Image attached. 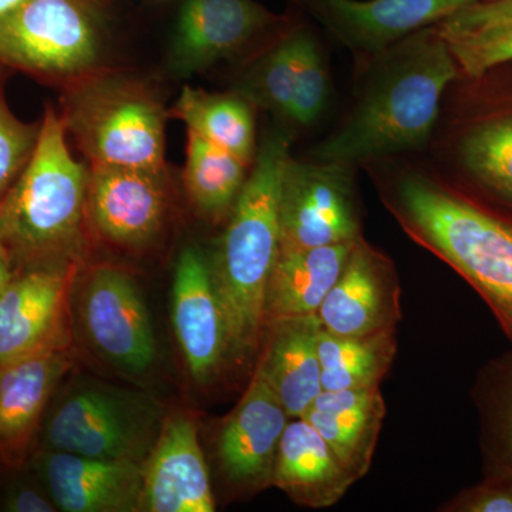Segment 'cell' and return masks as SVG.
I'll return each instance as SVG.
<instances>
[{
    "label": "cell",
    "mask_w": 512,
    "mask_h": 512,
    "mask_svg": "<svg viewBox=\"0 0 512 512\" xmlns=\"http://www.w3.org/2000/svg\"><path fill=\"white\" fill-rule=\"evenodd\" d=\"M10 512H55L59 510L50 495H45L36 488L16 485L8 491L3 503Z\"/></svg>",
    "instance_id": "32"
},
{
    "label": "cell",
    "mask_w": 512,
    "mask_h": 512,
    "mask_svg": "<svg viewBox=\"0 0 512 512\" xmlns=\"http://www.w3.org/2000/svg\"><path fill=\"white\" fill-rule=\"evenodd\" d=\"M320 328L318 315L275 319L265 326L264 352L258 366L291 419L302 417L323 392Z\"/></svg>",
    "instance_id": "21"
},
{
    "label": "cell",
    "mask_w": 512,
    "mask_h": 512,
    "mask_svg": "<svg viewBox=\"0 0 512 512\" xmlns=\"http://www.w3.org/2000/svg\"><path fill=\"white\" fill-rule=\"evenodd\" d=\"M164 419L148 394L87 380L57 400L43 441L50 450L143 466Z\"/></svg>",
    "instance_id": "5"
},
{
    "label": "cell",
    "mask_w": 512,
    "mask_h": 512,
    "mask_svg": "<svg viewBox=\"0 0 512 512\" xmlns=\"http://www.w3.org/2000/svg\"><path fill=\"white\" fill-rule=\"evenodd\" d=\"M289 419L278 394L256 365L247 392L218 437V460L228 480L244 487L272 484L276 451Z\"/></svg>",
    "instance_id": "16"
},
{
    "label": "cell",
    "mask_w": 512,
    "mask_h": 512,
    "mask_svg": "<svg viewBox=\"0 0 512 512\" xmlns=\"http://www.w3.org/2000/svg\"><path fill=\"white\" fill-rule=\"evenodd\" d=\"M80 322L87 342L109 365L143 375L157 359L153 322L133 276L100 265L84 278Z\"/></svg>",
    "instance_id": "9"
},
{
    "label": "cell",
    "mask_w": 512,
    "mask_h": 512,
    "mask_svg": "<svg viewBox=\"0 0 512 512\" xmlns=\"http://www.w3.org/2000/svg\"><path fill=\"white\" fill-rule=\"evenodd\" d=\"M99 56L92 13L80 0H26L0 16V64L50 79L89 72Z\"/></svg>",
    "instance_id": "7"
},
{
    "label": "cell",
    "mask_w": 512,
    "mask_h": 512,
    "mask_svg": "<svg viewBox=\"0 0 512 512\" xmlns=\"http://www.w3.org/2000/svg\"><path fill=\"white\" fill-rule=\"evenodd\" d=\"M406 234L464 276L512 333V225L439 181L406 174L387 198Z\"/></svg>",
    "instance_id": "4"
},
{
    "label": "cell",
    "mask_w": 512,
    "mask_h": 512,
    "mask_svg": "<svg viewBox=\"0 0 512 512\" xmlns=\"http://www.w3.org/2000/svg\"><path fill=\"white\" fill-rule=\"evenodd\" d=\"M511 444H512V417H511Z\"/></svg>",
    "instance_id": "37"
},
{
    "label": "cell",
    "mask_w": 512,
    "mask_h": 512,
    "mask_svg": "<svg viewBox=\"0 0 512 512\" xmlns=\"http://www.w3.org/2000/svg\"><path fill=\"white\" fill-rule=\"evenodd\" d=\"M458 156L478 183L512 202V107L471 124L461 136Z\"/></svg>",
    "instance_id": "28"
},
{
    "label": "cell",
    "mask_w": 512,
    "mask_h": 512,
    "mask_svg": "<svg viewBox=\"0 0 512 512\" xmlns=\"http://www.w3.org/2000/svg\"><path fill=\"white\" fill-rule=\"evenodd\" d=\"M174 114L200 134L248 164L254 157L255 123L248 101L185 87Z\"/></svg>",
    "instance_id": "26"
},
{
    "label": "cell",
    "mask_w": 512,
    "mask_h": 512,
    "mask_svg": "<svg viewBox=\"0 0 512 512\" xmlns=\"http://www.w3.org/2000/svg\"><path fill=\"white\" fill-rule=\"evenodd\" d=\"M37 474L64 512L141 511L143 466L64 451H39Z\"/></svg>",
    "instance_id": "18"
},
{
    "label": "cell",
    "mask_w": 512,
    "mask_h": 512,
    "mask_svg": "<svg viewBox=\"0 0 512 512\" xmlns=\"http://www.w3.org/2000/svg\"><path fill=\"white\" fill-rule=\"evenodd\" d=\"M276 18L254 0H187L171 52V69L190 76L235 55Z\"/></svg>",
    "instance_id": "20"
},
{
    "label": "cell",
    "mask_w": 512,
    "mask_h": 512,
    "mask_svg": "<svg viewBox=\"0 0 512 512\" xmlns=\"http://www.w3.org/2000/svg\"><path fill=\"white\" fill-rule=\"evenodd\" d=\"M446 40L458 70L467 76L481 77L500 64L512 62V25Z\"/></svg>",
    "instance_id": "29"
},
{
    "label": "cell",
    "mask_w": 512,
    "mask_h": 512,
    "mask_svg": "<svg viewBox=\"0 0 512 512\" xmlns=\"http://www.w3.org/2000/svg\"><path fill=\"white\" fill-rule=\"evenodd\" d=\"M245 167L234 154L188 131L184 183L192 204L204 217L217 221L232 211L247 181Z\"/></svg>",
    "instance_id": "27"
},
{
    "label": "cell",
    "mask_w": 512,
    "mask_h": 512,
    "mask_svg": "<svg viewBox=\"0 0 512 512\" xmlns=\"http://www.w3.org/2000/svg\"><path fill=\"white\" fill-rule=\"evenodd\" d=\"M320 326L333 335L366 336L396 329L400 286L386 256L357 238L338 281L318 311Z\"/></svg>",
    "instance_id": "12"
},
{
    "label": "cell",
    "mask_w": 512,
    "mask_h": 512,
    "mask_svg": "<svg viewBox=\"0 0 512 512\" xmlns=\"http://www.w3.org/2000/svg\"><path fill=\"white\" fill-rule=\"evenodd\" d=\"M26 0H0V16L12 12L13 9L19 8Z\"/></svg>",
    "instance_id": "35"
},
{
    "label": "cell",
    "mask_w": 512,
    "mask_h": 512,
    "mask_svg": "<svg viewBox=\"0 0 512 512\" xmlns=\"http://www.w3.org/2000/svg\"><path fill=\"white\" fill-rule=\"evenodd\" d=\"M318 350L326 392L377 387L396 356V329L366 336H339L320 328Z\"/></svg>",
    "instance_id": "25"
},
{
    "label": "cell",
    "mask_w": 512,
    "mask_h": 512,
    "mask_svg": "<svg viewBox=\"0 0 512 512\" xmlns=\"http://www.w3.org/2000/svg\"><path fill=\"white\" fill-rule=\"evenodd\" d=\"M281 248L293 251L356 241L360 235L352 164L289 158L282 178Z\"/></svg>",
    "instance_id": "8"
},
{
    "label": "cell",
    "mask_w": 512,
    "mask_h": 512,
    "mask_svg": "<svg viewBox=\"0 0 512 512\" xmlns=\"http://www.w3.org/2000/svg\"><path fill=\"white\" fill-rule=\"evenodd\" d=\"M386 416L380 387L322 393L303 414L318 431L346 471L360 480L372 466Z\"/></svg>",
    "instance_id": "22"
},
{
    "label": "cell",
    "mask_w": 512,
    "mask_h": 512,
    "mask_svg": "<svg viewBox=\"0 0 512 512\" xmlns=\"http://www.w3.org/2000/svg\"><path fill=\"white\" fill-rule=\"evenodd\" d=\"M70 366V348H64L0 367V467L19 470L28 463L47 406Z\"/></svg>",
    "instance_id": "15"
},
{
    "label": "cell",
    "mask_w": 512,
    "mask_h": 512,
    "mask_svg": "<svg viewBox=\"0 0 512 512\" xmlns=\"http://www.w3.org/2000/svg\"><path fill=\"white\" fill-rule=\"evenodd\" d=\"M330 35L356 52L379 55L417 30L470 5L468 0H295Z\"/></svg>",
    "instance_id": "13"
},
{
    "label": "cell",
    "mask_w": 512,
    "mask_h": 512,
    "mask_svg": "<svg viewBox=\"0 0 512 512\" xmlns=\"http://www.w3.org/2000/svg\"><path fill=\"white\" fill-rule=\"evenodd\" d=\"M13 274H15V269H13L12 262H10L9 256L6 254L5 249H3L2 244H0V296H2L6 286H8Z\"/></svg>",
    "instance_id": "34"
},
{
    "label": "cell",
    "mask_w": 512,
    "mask_h": 512,
    "mask_svg": "<svg viewBox=\"0 0 512 512\" xmlns=\"http://www.w3.org/2000/svg\"><path fill=\"white\" fill-rule=\"evenodd\" d=\"M470 3H476V2H484V0H468Z\"/></svg>",
    "instance_id": "36"
},
{
    "label": "cell",
    "mask_w": 512,
    "mask_h": 512,
    "mask_svg": "<svg viewBox=\"0 0 512 512\" xmlns=\"http://www.w3.org/2000/svg\"><path fill=\"white\" fill-rule=\"evenodd\" d=\"M77 262L18 269L0 296V367L70 348L69 302Z\"/></svg>",
    "instance_id": "10"
},
{
    "label": "cell",
    "mask_w": 512,
    "mask_h": 512,
    "mask_svg": "<svg viewBox=\"0 0 512 512\" xmlns=\"http://www.w3.org/2000/svg\"><path fill=\"white\" fill-rule=\"evenodd\" d=\"M89 173L66 144V127L47 107L35 150L0 200V244L13 269L77 262L84 249Z\"/></svg>",
    "instance_id": "3"
},
{
    "label": "cell",
    "mask_w": 512,
    "mask_h": 512,
    "mask_svg": "<svg viewBox=\"0 0 512 512\" xmlns=\"http://www.w3.org/2000/svg\"><path fill=\"white\" fill-rule=\"evenodd\" d=\"M356 241L279 251L266 289L265 326L275 319L318 315Z\"/></svg>",
    "instance_id": "24"
},
{
    "label": "cell",
    "mask_w": 512,
    "mask_h": 512,
    "mask_svg": "<svg viewBox=\"0 0 512 512\" xmlns=\"http://www.w3.org/2000/svg\"><path fill=\"white\" fill-rule=\"evenodd\" d=\"M165 171L93 165L87 184V220L104 241L124 249L147 247L168 212Z\"/></svg>",
    "instance_id": "11"
},
{
    "label": "cell",
    "mask_w": 512,
    "mask_h": 512,
    "mask_svg": "<svg viewBox=\"0 0 512 512\" xmlns=\"http://www.w3.org/2000/svg\"><path fill=\"white\" fill-rule=\"evenodd\" d=\"M356 483L309 421H289L276 451L272 484L295 503L326 508Z\"/></svg>",
    "instance_id": "23"
},
{
    "label": "cell",
    "mask_w": 512,
    "mask_h": 512,
    "mask_svg": "<svg viewBox=\"0 0 512 512\" xmlns=\"http://www.w3.org/2000/svg\"><path fill=\"white\" fill-rule=\"evenodd\" d=\"M507 25H512V0L470 3L437 23L446 39Z\"/></svg>",
    "instance_id": "31"
},
{
    "label": "cell",
    "mask_w": 512,
    "mask_h": 512,
    "mask_svg": "<svg viewBox=\"0 0 512 512\" xmlns=\"http://www.w3.org/2000/svg\"><path fill=\"white\" fill-rule=\"evenodd\" d=\"M141 511L214 512L210 471L190 414L165 417L150 456L143 464Z\"/></svg>",
    "instance_id": "14"
},
{
    "label": "cell",
    "mask_w": 512,
    "mask_h": 512,
    "mask_svg": "<svg viewBox=\"0 0 512 512\" xmlns=\"http://www.w3.org/2000/svg\"><path fill=\"white\" fill-rule=\"evenodd\" d=\"M458 66L439 26L404 37L373 56L355 107L313 156L353 164L424 146Z\"/></svg>",
    "instance_id": "1"
},
{
    "label": "cell",
    "mask_w": 512,
    "mask_h": 512,
    "mask_svg": "<svg viewBox=\"0 0 512 512\" xmlns=\"http://www.w3.org/2000/svg\"><path fill=\"white\" fill-rule=\"evenodd\" d=\"M289 158L288 136L272 131L239 192L211 266L232 357L254 355L265 333L266 289L281 248L279 207Z\"/></svg>",
    "instance_id": "2"
},
{
    "label": "cell",
    "mask_w": 512,
    "mask_h": 512,
    "mask_svg": "<svg viewBox=\"0 0 512 512\" xmlns=\"http://www.w3.org/2000/svg\"><path fill=\"white\" fill-rule=\"evenodd\" d=\"M39 130L16 119L0 92V200L28 164Z\"/></svg>",
    "instance_id": "30"
},
{
    "label": "cell",
    "mask_w": 512,
    "mask_h": 512,
    "mask_svg": "<svg viewBox=\"0 0 512 512\" xmlns=\"http://www.w3.org/2000/svg\"><path fill=\"white\" fill-rule=\"evenodd\" d=\"M458 510L470 512H512L510 488H480L460 505Z\"/></svg>",
    "instance_id": "33"
},
{
    "label": "cell",
    "mask_w": 512,
    "mask_h": 512,
    "mask_svg": "<svg viewBox=\"0 0 512 512\" xmlns=\"http://www.w3.org/2000/svg\"><path fill=\"white\" fill-rule=\"evenodd\" d=\"M173 323L192 379L211 382L229 355L228 340L211 266L197 248L184 249L175 266Z\"/></svg>",
    "instance_id": "17"
},
{
    "label": "cell",
    "mask_w": 512,
    "mask_h": 512,
    "mask_svg": "<svg viewBox=\"0 0 512 512\" xmlns=\"http://www.w3.org/2000/svg\"><path fill=\"white\" fill-rule=\"evenodd\" d=\"M245 97L308 126L329 99V77L318 43L306 30L292 33L256 64L244 83Z\"/></svg>",
    "instance_id": "19"
},
{
    "label": "cell",
    "mask_w": 512,
    "mask_h": 512,
    "mask_svg": "<svg viewBox=\"0 0 512 512\" xmlns=\"http://www.w3.org/2000/svg\"><path fill=\"white\" fill-rule=\"evenodd\" d=\"M62 120L93 165L165 171L163 107L133 84H84L67 97Z\"/></svg>",
    "instance_id": "6"
}]
</instances>
